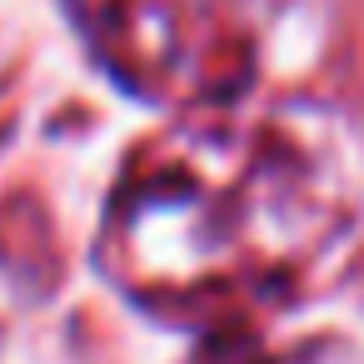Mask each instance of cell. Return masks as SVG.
Here are the masks:
<instances>
[{"mask_svg": "<svg viewBox=\"0 0 364 364\" xmlns=\"http://www.w3.org/2000/svg\"><path fill=\"white\" fill-rule=\"evenodd\" d=\"M359 235V125L309 95L230 100L125 155L95 259L145 314L225 329L314 299Z\"/></svg>", "mask_w": 364, "mask_h": 364, "instance_id": "1", "label": "cell"}, {"mask_svg": "<svg viewBox=\"0 0 364 364\" xmlns=\"http://www.w3.org/2000/svg\"><path fill=\"white\" fill-rule=\"evenodd\" d=\"M95 65L175 115L245 100L264 70L259 0H65Z\"/></svg>", "mask_w": 364, "mask_h": 364, "instance_id": "2", "label": "cell"}, {"mask_svg": "<svg viewBox=\"0 0 364 364\" xmlns=\"http://www.w3.org/2000/svg\"><path fill=\"white\" fill-rule=\"evenodd\" d=\"M190 364H364L354 354V324L334 304H289L245 324L215 329Z\"/></svg>", "mask_w": 364, "mask_h": 364, "instance_id": "3", "label": "cell"}]
</instances>
